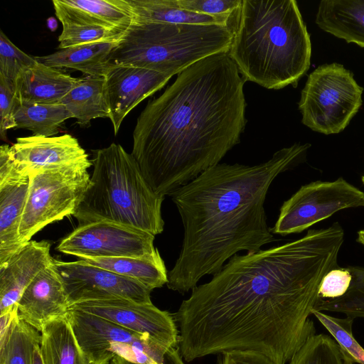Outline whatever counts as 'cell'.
<instances>
[{
	"label": "cell",
	"instance_id": "cell-30",
	"mask_svg": "<svg viewBox=\"0 0 364 364\" xmlns=\"http://www.w3.org/2000/svg\"><path fill=\"white\" fill-rule=\"evenodd\" d=\"M352 281L346 293L333 299H318L313 311L339 312L353 318H364V267H348Z\"/></svg>",
	"mask_w": 364,
	"mask_h": 364
},
{
	"label": "cell",
	"instance_id": "cell-38",
	"mask_svg": "<svg viewBox=\"0 0 364 364\" xmlns=\"http://www.w3.org/2000/svg\"><path fill=\"white\" fill-rule=\"evenodd\" d=\"M175 347H171L166 351L163 364H185L178 349Z\"/></svg>",
	"mask_w": 364,
	"mask_h": 364
},
{
	"label": "cell",
	"instance_id": "cell-27",
	"mask_svg": "<svg viewBox=\"0 0 364 364\" xmlns=\"http://www.w3.org/2000/svg\"><path fill=\"white\" fill-rule=\"evenodd\" d=\"M70 118L73 117L63 104H33L15 98V129L30 130L36 136H53L58 133L63 122Z\"/></svg>",
	"mask_w": 364,
	"mask_h": 364
},
{
	"label": "cell",
	"instance_id": "cell-6",
	"mask_svg": "<svg viewBox=\"0 0 364 364\" xmlns=\"http://www.w3.org/2000/svg\"><path fill=\"white\" fill-rule=\"evenodd\" d=\"M235 28L225 25L134 21L112 52L109 66L173 76L208 56L228 53Z\"/></svg>",
	"mask_w": 364,
	"mask_h": 364
},
{
	"label": "cell",
	"instance_id": "cell-32",
	"mask_svg": "<svg viewBox=\"0 0 364 364\" xmlns=\"http://www.w3.org/2000/svg\"><path fill=\"white\" fill-rule=\"evenodd\" d=\"M58 37L60 49L102 42L119 41L125 32L90 26L65 24Z\"/></svg>",
	"mask_w": 364,
	"mask_h": 364
},
{
	"label": "cell",
	"instance_id": "cell-22",
	"mask_svg": "<svg viewBox=\"0 0 364 364\" xmlns=\"http://www.w3.org/2000/svg\"><path fill=\"white\" fill-rule=\"evenodd\" d=\"M119 41L77 46L35 58L38 62L52 68H71L86 76L104 77L109 68V56Z\"/></svg>",
	"mask_w": 364,
	"mask_h": 364
},
{
	"label": "cell",
	"instance_id": "cell-35",
	"mask_svg": "<svg viewBox=\"0 0 364 364\" xmlns=\"http://www.w3.org/2000/svg\"><path fill=\"white\" fill-rule=\"evenodd\" d=\"M352 274L348 267L338 266L323 278L318 289V298L333 299L343 296L350 287Z\"/></svg>",
	"mask_w": 364,
	"mask_h": 364
},
{
	"label": "cell",
	"instance_id": "cell-42",
	"mask_svg": "<svg viewBox=\"0 0 364 364\" xmlns=\"http://www.w3.org/2000/svg\"><path fill=\"white\" fill-rule=\"evenodd\" d=\"M358 241L364 245V230L358 232Z\"/></svg>",
	"mask_w": 364,
	"mask_h": 364
},
{
	"label": "cell",
	"instance_id": "cell-25",
	"mask_svg": "<svg viewBox=\"0 0 364 364\" xmlns=\"http://www.w3.org/2000/svg\"><path fill=\"white\" fill-rule=\"evenodd\" d=\"M41 335L43 364H88L67 315L48 322Z\"/></svg>",
	"mask_w": 364,
	"mask_h": 364
},
{
	"label": "cell",
	"instance_id": "cell-1",
	"mask_svg": "<svg viewBox=\"0 0 364 364\" xmlns=\"http://www.w3.org/2000/svg\"><path fill=\"white\" fill-rule=\"evenodd\" d=\"M343 240L334 223L282 245L232 256L173 314L183 359L252 350L278 364L290 361L316 334L310 316L323 278L338 267Z\"/></svg>",
	"mask_w": 364,
	"mask_h": 364
},
{
	"label": "cell",
	"instance_id": "cell-39",
	"mask_svg": "<svg viewBox=\"0 0 364 364\" xmlns=\"http://www.w3.org/2000/svg\"><path fill=\"white\" fill-rule=\"evenodd\" d=\"M109 364H139L134 362L129 361L120 356L115 355Z\"/></svg>",
	"mask_w": 364,
	"mask_h": 364
},
{
	"label": "cell",
	"instance_id": "cell-13",
	"mask_svg": "<svg viewBox=\"0 0 364 364\" xmlns=\"http://www.w3.org/2000/svg\"><path fill=\"white\" fill-rule=\"evenodd\" d=\"M70 309L107 319L144 335L167 349L176 346L178 341V330L173 314L159 309L152 302L113 299L80 302Z\"/></svg>",
	"mask_w": 364,
	"mask_h": 364
},
{
	"label": "cell",
	"instance_id": "cell-34",
	"mask_svg": "<svg viewBox=\"0 0 364 364\" xmlns=\"http://www.w3.org/2000/svg\"><path fill=\"white\" fill-rule=\"evenodd\" d=\"M175 6L213 16L237 18L242 0H170Z\"/></svg>",
	"mask_w": 364,
	"mask_h": 364
},
{
	"label": "cell",
	"instance_id": "cell-10",
	"mask_svg": "<svg viewBox=\"0 0 364 364\" xmlns=\"http://www.w3.org/2000/svg\"><path fill=\"white\" fill-rule=\"evenodd\" d=\"M364 206V192L343 178L302 186L280 208L272 234L299 233L336 212Z\"/></svg>",
	"mask_w": 364,
	"mask_h": 364
},
{
	"label": "cell",
	"instance_id": "cell-26",
	"mask_svg": "<svg viewBox=\"0 0 364 364\" xmlns=\"http://www.w3.org/2000/svg\"><path fill=\"white\" fill-rule=\"evenodd\" d=\"M134 14L135 21L174 24L235 25L237 18L213 16L194 13L173 6L170 0H127Z\"/></svg>",
	"mask_w": 364,
	"mask_h": 364
},
{
	"label": "cell",
	"instance_id": "cell-36",
	"mask_svg": "<svg viewBox=\"0 0 364 364\" xmlns=\"http://www.w3.org/2000/svg\"><path fill=\"white\" fill-rule=\"evenodd\" d=\"M15 102L14 83L0 75V134L6 139V132L15 129L14 108Z\"/></svg>",
	"mask_w": 364,
	"mask_h": 364
},
{
	"label": "cell",
	"instance_id": "cell-31",
	"mask_svg": "<svg viewBox=\"0 0 364 364\" xmlns=\"http://www.w3.org/2000/svg\"><path fill=\"white\" fill-rule=\"evenodd\" d=\"M312 314L328 330L340 346L351 355L356 363L364 364V348L353 334L354 318L348 316L337 318L317 311H313Z\"/></svg>",
	"mask_w": 364,
	"mask_h": 364
},
{
	"label": "cell",
	"instance_id": "cell-21",
	"mask_svg": "<svg viewBox=\"0 0 364 364\" xmlns=\"http://www.w3.org/2000/svg\"><path fill=\"white\" fill-rule=\"evenodd\" d=\"M316 23L325 32L364 48V0H323Z\"/></svg>",
	"mask_w": 364,
	"mask_h": 364
},
{
	"label": "cell",
	"instance_id": "cell-37",
	"mask_svg": "<svg viewBox=\"0 0 364 364\" xmlns=\"http://www.w3.org/2000/svg\"><path fill=\"white\" fill-rule=\"evenodd\" d=\"M219 364H278L267 355L252 350H231L222 353Z\"/></svg>",
	"mask_w": 364,
	"mask_h": 364
},
{
	"label": "cell",
	"instance_id": "cell-2",
	"mask_svg": "<svg viewBox=\"0 0 364 364\" xmlns=\"http://www.w3.org/2000/svg\"><path fill=\"white\" fill-rule=\"evenodd\" d=\"M245 80L228 53L178 74L137 118L132 154L156 193L170 196L218 164L240 141Z\"/></svg>",
	"mask_w": 364,
	"mask_h": 364
},
{
	"label": "cell",
	"instance_id": "cell-11",
	"mask_svg": "<svg viewBox=\"0 0 364 364\" xmlns=\"http://www.w3.org/2000/svg\"><path fill=\"white\" fill-rule=\"evenodd\" d=\"M155 235L109 221L78 225L60 240L56 250L80 259L124 257H149L159 250Z\"/></svg>",
	"mask_w": 364,
	"mask_h": 364
},
{
	"label": "cell",
	"instance_id": "cell-7",
	"mask_svg": "<svg viewBox=\"0 0 364 364\" xmlns=\"http://www.w3.org/2000/svg\"><path fill=\"white\" fill-rule=\"evenodd\" d=\"M89 160L30 173V184L19 235L26 245L48 225L73 215L89 186Z\"/></svg>",
	"mask_w": 364,
	"mask_h": 364
},
{
	"label": "cell",
	"instance_id": "cell-24",
	"mask_svg": "<svg viewBox=\"0 0 364 364\" xmlns=\"http://www.w3.org/2000/svg\"><path fill=\"white\" fill-rule=\"evenodd\" d=\"M85 262L133 279L151 291L168 282V273L159 252L149 257L84 259Z\"/></svg>",
	"mask_w": 364,
	"mask_h": 364
},
{
	"label": "cell",
	"instance_id": "cell-29",
	"mask_svg": "<svg viewBox=\"0 0 364 364\" xmlns=\"http://www.w3.org/2000/svg\"><path fill=\"white\" fill-rule=\"evenodd\" d=\"M290 364H355L336 341L326 334L311 336L289 361Z\"/></svg>",
	"mask_w": 364,
	"mask_h": 364
},
{
	"label": "cell",
	"instance_id": "cell-12",
	"mask_svg": "<svg viewBox=\"0 0 364 364\" xmlns=\"http://www.w3.org/2000/svg\"><path fill=\"white\" fill-rule=\"evenodd\" d=\"M53 264L62 279L70 306L113 299L151 302V290L144 285L82 259L64 262L53 258Z\"/></svg>",
	"mask_w": 364,
	"mask_h": 364
},
{
	"label": "cell",
	"instance_id": "cell-19",
	"mask_svg": "<svg viewBox=\"0 0 364 364\" xmlns=\"http://www.w3.org/2000/svg\"><path fill=\"white\" fill-rule=\"evenodd\" d=\"M55 14L65 24L90 26L126 32L134 21L127 0H53Z\"/></svg>",
	"mask_w": 364,
	"mask_h": 364
},
{
	"label": "cell",
	"instance_id": "cell-23",
	"mask_svg": "<svg viewBox=\"0 0 364 364\" xmlns=\"http://www.w3.org/2000/svg\"><path fill=\"white\" fill-rule=\"evenodd\" d=\"M60 103L65 106L82 127H90L95 119L109 117L104 77L80 78Z\"/></svg>",
	"mask_w": 364,
	"mask_h": 364
},
{
	"label": "cell",
	"instance_id": "cell-4",
	"mask_svg": "<svg viewBox=\"0 0 364 364\" xmlns=\"http://www.w3.org/2000/svg\"><path fill=\"white\" fill-rule=\"evenodd\" d=\"M228 55L245 81L296 87L310 67L311 42L295 0H242Z\"/></svg>",
	"mask_w": 364,
	"mask_h": 364
},
{
	"label": "cell",
	"instance_id": "cell-14",
	"mask_svg": "<svg viewBox=\"0 0 364 364\" xmlns=\"http://www.w3.org/2000/svg\"><path fill=\"white\" fill-rule=\"evenodd\" d=\"M30 184V172L19 168L11 154L0 155V266L26 245L19 229Z\"/></svg>",
	"mask_w": 364,
	"mask_h": 364
},
{
	"label": "cell",
	"instance_id": "cell-15",
	"mask_svg": "<svg viewBox=\"0 0 364 364\" xmlns=\"http://www.w3.org/2000/svg\"><path fill=\"white\" fill-rule=\"evenodd\" d=\"M104 77L109 119L116 135L126 116L141 101L161 90L171 76L144 68L113 65Z\"/></svg>",
	"mask_w": 364,
	"mask_h": 364
},
{
	"label": "cell",
	"instance_id": "cell-28",
	"mask_svg": "<svg viewBox=\"0 0 364 364\" xmlns=\"http://www.w3.org/2000/svg\"><path fill=\"white\" fill-rule=\"evenodd\" d=\"M41 332L21 319L18 314L9 326L0 332V364H33Z\"/></svg>",
	"mask_w": 364,
	"mask_h": 364
},
{
	"label": "cell",
	"instance_id": "cell-5",
	"mask_svg": "<svg viewBox=\"0 0 364 364\" xmlns=\"http://www.w3.org/2000/svg\"><path fill=\"white\" fill-rule=\"evenodd\" d=\"M93 171L75 213L78 225L109 221L154 235L164 231L161 205L132 154L115 143L93 150Z\"/></svg>",
	"mask_w": 364,
	"mask_h": 364
},
{
	"label": "cell",
	"instance_id": "cell-18",
	"mask_svg": "<svg viewBox=\"0 0 364 364\" xmlns=\"http://www.w3.org/2000/svg\"><path fill=\"white\" fill-rule=\"evenodd\" d=\"M50 246L46 240H31L0 266V316L17 311L18 302L25 289L52 263Z\"/></svg>",
	"mask_w": 364,
	"mask_h": 364
},
{
	"label": "cell",
	"instance_id": "cell-43",
	"mask_svg": "<svg viewBox=\"0 0 364 364\" xmlns=\"http://www.w3.org/2000/svg\"><path fill=\"white\" fill-rule=\"evenodd\" d=\"M361 180H362V182H363V184H364V176H363V177H362V179H361Z\"/></svg>",
	"mask_w": 364,
	"mask_h": 364
},
{
	"label": "cell",
	"instance_id": "cell-17",
	"mask_svg": "<svg viewBox=\"0 0 364 364\" xmlns=\"http://www.w3.org/2000/svg\"><path fill=\"white\" fill-rule=\"evenodd\" d=\"M10 152L15 163L30 173L89 160L78 140L69 134L18 137L10 146Z\"/></svg>",
	"mask_w": 364,
	"mask_h": 364
},
{
	"label": "cell",
	"instance_id": "cell-8",
	"mask_svg": "<svg viewBox=\"0 0 364 364\" xmlns=\"http://www.w3.org/2000/svg\"><path fill=\"white\" fill-rule=\"evenodd\" d=\"M363 92L353 73L342 65H320L309 74L301 92V122L316 132L338 134L358 112Z\"/></svg>",
	"mask_w": 364,
	"mask_h": 364
},
{
	"label": "cell",
	"instance_id": "cell-33",
	"mask_svg": "<svg viewBox=\"0 0 364 364\" xmlns=\"http://www.w3.org/2000/svg\"><path fill=\"white\" fill-rule=\"evenodd\" d=\"M36 62L35 57L19 49L0 31V75L14 83L20 72Z\"/></svg>",
	"mask_w": 364,
	"mask_h": 364
},
{
	"label": "cell",
	"instance_id": "cell-16",
	"mask_svg": "<svg viewBox=\"0 0 364 364\" xmlns=\"http://www.w3.org/2000/svg\"><path fill=\"white\" fill-rule=\"evenodd\" d=\"M70 306L53 262L31 282L18 304V317L41 332L50 321L67 315Z\"/></svg>",
	"mask_w": 364,
	"mask_h": 364
},
{
	"label": "cell",
	"instance_id": "cell-41",
	"mask_svg": "<svg viewBox=\"0 0 364 364\" xmlns=\"http://www.w3.org/2000/svg\"><path fill=\"white\" fill-rule=\"evenodd\" d=\"M40 346H38L33 353V364H43L41 355L40 353Z\"/></svg>",
	"mask_w": 364,
	"mask_h": 364
},
{
	"label": "cell",
	"instance_id": "cell-40",
	"mask_svg": "<svg viewBox=\"0 0 364 364\" xmlns=\"http://www.w3.org/2000/svg\"><path fill=\"white\" fill-rule=\"evenodd\" d=\"M47 26L50 31H55L58 28V21L54 17H49L47 19Z\"/></svg>",
	"mask_w": 364,
	"mask_h": 364
},
{
	"label": "cell",
	"instance_id": "cell-20",
	"mask_svg": "<svg viewBox=\"0 0 364 364\" xmlns=\"http://www.w3.org/2000/svg\"><path fill=\"white\" fill-rule=\"evenodd\" d=\"M79 80L36 60L18 75L14 82L15 98L33 104H60Z\"/></svg>",
	"mask_w": 364,
	"mask_h": 364
},
{
	"label": "cell",
	"instance_id": "cell-3",
	"mask_svg": "<svg viewBox=\"0 0 364 364\" xmlns=\"http://www.w3.org/2000/svg\"><path fill=\"white\" fill-rule=\"evenodd\" d=\"M309 146L282 148L255 166L216 164L169 196L181 218L183 239L168 273V289L186 293L238 252H257L274 240L264 207L269 188Z\"/></svg>",
	"mask_w": 364,
	"mask_h": 364
},
{
	"label": "cell",
	"instance_id": "cell-9",
	"mask_svg": "<svg viewBox=\"0 0 364 364\" xmlns=\"http://www.w3.org/2000/svg\"><path fill=\"white\" fill-rule=\"evenodd\" d=\"M67 317L88 364H109L115 355L139 364H163L168 349L107 319L69 309Z\"/></svg>",
	"mask_w": 364,
	"mask_h": 364
}]
</instances>
